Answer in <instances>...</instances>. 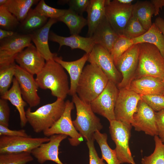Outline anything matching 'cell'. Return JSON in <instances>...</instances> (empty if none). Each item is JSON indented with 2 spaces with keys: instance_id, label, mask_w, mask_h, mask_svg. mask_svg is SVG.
<instances>
[{
  "instance_id": "6da1fadb",
  "label": "cell",
  "mask_w": 164,
  "mask_h": 164,
  "mask_svg": "<svg viewBox=\"0 0 164 164\" xmlns=\"http://www.w3.org/2000/svg\"><path fill=\"white\" fill-rule=\"evenodd\" d=\"M35 80L39 87L49 89L52 95L64 100L70 90L68 76L64 68L53 59L46 61Z\"/></svg>"
},
{
  "instance_id": "7a4b0ae2",
  "label": "cell",
  "mask_w": 164,
  "mask_h": 164,
  "mask_svg": "<svg viewBox=\"0 0 164 164\" xmlns=\"http://www.w3.org/2000/svg\"><path fill=\"white\" fill-rule=\"evenodd\" d=\"M109 81L99 67L90 63L83 69L78 82L76 94L83 101L90 104L103 91Z\"/></svg>"
},
{
  "instance_id": "3957f363",
  "label": "cell",
  "mask_w": 164,
  "mask_h": 164,
  "mask_svg": "<svg viewBox=\"0 0 164 164\" xmlns=\"http://www.w3.org/2000/svg\"><path fill=\"white\" fill-rule=\"evenodd\" d=\"M65 106L64 100L57 98L54 102L43 105L34 111L29 108L26 111L27 122L35 132H43L60 118Z\"/></svg>"
},
{
  "instance_id": "277c9868",
  "label": "cell",
  "mask_w": 164,
  "mask_h": 164,
  "mask_svg": "<svg viewBox=\"0 0 164 164\" xmlns=\"http://www.w3.org/2000/svg\"><path fill=\"white\" fill-rule=\"evenodd\" d=\"M140 53L137 69L133 79L149 76L164 80V58L154 45L139 44Z\"/></svg>"
},
{
  "instance_id": "5b68a950",
  "label": "cell",
  "mask_w": 164,
  "mask_h": 164,
  "mask_svg": "<svg viewBox=\"0 0 164 164\" xmlns=\"http://www.w3.org/2000/svg\"><path fill=\"white\" fill-rule=\"evenodd\" d=\"M72 96L77 112L76 118L73 121L75 128L87 141L94 138L95 132L103 128L100 119L92 110L90 104L83 101L77 94Z\"/></svg>"
},
{
  "instance_id": "8992f818",
  "label": "cell",
  "mask_w": 164,
  "mask_h": 164,
  "mask_svg": "<svg viewBox=\"0 0 164 164\" xmlns=\"http://www.w3.org/2000/svg\"><path fill=\"white\" fill-rule=\"evenodd\" d=\"M109 122L110 133L115 144L114 150L119 162L121 164H136L132 156L129 145L132 126L115 120Z\"/></svg>"
},
{
  "instance_id": "52a82bcc",
  "label": "cell",
  "mask_w": 164,
  "mask_h": 164,
  "mask_svg": "<svg viewBox=\"0 0 164 164\" xmlns=\"http://www.w3.org/2000/svg\"><path fill=\"white\" fill-rule=\"evenodd\" d=\"M64 111L60 118L50 128L43 132L46 137L56 134H63L69 136L70 144L77 146L83 141L84 138L75 128L72 120L71 112L74 109L73 103L69 100L65 101Z\"/></svg>"
},
{
  "instance_id": "ba28073f",
  "label": "cell",
  "mask_w": 164,
  "mask_h": 164,
  "mask_svg": "<svg viewBox=\"0 0 164 164\" xmlns=\"http://www.w3.org/2000/svg\"><path fill=\"white\" fill-rule=\"evenodd\" d=\"M119 92L116 85L109 80L103 91L90 103L93 112L109 122L115 120L114 108Z\"/></svg>"
},
{
  "instance_id": "9c48e42d",
  "label": "cell",
  "mask_w": 164,
  "mask_h": 164,
  "mask_svg": "<svg viewBox=\"0 0 164 164\" xmlns=\"http://www.w3.org/2000/svg\"><path fill=\"white\" fill-rule=\"evenodd\" d=\"M141 95L126 88L119 89L114 108L115 120L124 123L132 124Z\"/></svg>"
},
{
  "instance_id": "30bf717a",
  "label": "cell",
  "mask_w": 164,
  "mask_h": 164,
  "mask_svg": "<svg viewBox=\"0 0 164 164\" xmlns=\"http://www.w3.org/2000/svg\"><path fill=\"white\" fill-rule=\"evenodd\" d=\"M139 53V44H134L118 60L116 67L122 76V79L117 85L119 89L127 88L133 80L138 65Z\"/></svg>"
},
{
  "instance_id": "8fae6325",
  "label": "cell",
  "mask_w": 164,
  "mask_h": 164,
  "mask_svg": "<svg viewBox=\"0 0 164 164\" xmlns=\"http://www.w3.org/2000/svg\"><path fill=\"white\" fill-rule=\"evenodd\" d=\"M50 138L47 137L32 138L22 136L0 137V154L22 152L31 153L42 143L47 142Z\"/></svg>"
},
{
  "instance_id": "7c38bea8",
  "label": "cell",
  "mask_w": 164,
  "mask_h": 164,
  "mask_svg": "<svg viewBox=\"0 0 164 164\" xmlns=\"http://www.w3.org/2000/svg\"><path fill=\"white\" fill-rule=\"evenodd\" d=\"M30 34L15 35L1 40L0 66L15 63L18 53L32 43Z\"/></svg>"
},
{
  "instance_id": "4fadbf2b",
  "label": "cell",
  "mask_w": 164,
  "mask_h": 164,
  "mask_svg": "<svg viewBox=\"0 0 164 164\" xmlns=\"http://www.w3.org/2000/svg\"><path fill=\"white\" fill-rule=\"evenodd\" d=\"M87 61L99 67L106 75L109 80L118 84L122 76L117 68L109 52L101 46L95 44L89 54Z\"/></svg>"
},
{
  "instance_id": "5bb4252c",
  "label": "cell",
  "mask_w": 164,
  "mask_h": 164,
  "mask_svg": "<svg viewBox=\"0 0 164 164\" xmlns=\"http://www.w3.org/2000/svg\"><path fill=\"white\" fill-rule=\"evenodd\" d=\"M133 4L125 5L117 0H106L105 15L108 22L119 35L124 29L132 15Z\"/></svg>"
},
{
  "instance_id": "9a60e30c",
  "label": "cell",
  "mask_w": 164,
  "mask_h": 164,
  "mask_svg": "<svg viewBox=\"0 0 164 164\" xmlns=\"http://www.w3.org/2000/svg\"><path fill=\"white\" fill-rule=\"evenodd\" d=\"M131 125L136 131L151 136L157 135L155 112L142 99L138 103Z\"/></svg>"
},
{
  "instance_id": "2e32d148",
  "label": "cell",
  "mask_w": 164,
  "mask_h": 164,
  "mask_svg": "<svg viewBox=\"0 0 164 164\" xmlns=\"http://www.w3.org/2000/svg\"><path fill=\"white\" fill-rule=\"evenodd\" d=\"M14 77L19 84L23 99L30 107L38 105L40 102L37 93L39 87L33 75L16 64Z\"/></svg>"
},
{
  "instance_id": "e0dca14e",
  "label": "cell",
  "mask_w": 164,
  "mask_h": 164,
  "mask_svg": "<svg viewBox=\"0 0 164 164\" xmlns=\"http://www.w3.org/2000/svg\"><path fill=\"white\" fill-rule=\"evenodd\" d=\"M67 136L63 134L52 135L50 136L48 142L41 144L33 149L31 153L40 164L48 161H53L57 164H64L58 157L59 148L60 143Z\"/></svg>"
},
{
  "instance_id": "ac0fdd59",
  "label": "cell",
  "mask_w": 164,
  "mask_h": 164,
  "mask_svg": "<svg viewBox=\"0 0 164 164\" xmlns=\"http://www.w3.org/2000/svg\"><path fill=\"white\" fill-rule=\"evenodd\" d=\"M15 61L20 67L33 75L39 73L46 63L44 58L32 43L18 53Z\"/></svg>"
},
{
  "instance_id": "d6986e66",
  "label": "cell",
  "mask_w": 164,
  "mask_h": 164,
  "mask_svg": "<svg viewBox=\"0 0 164 164\" xmlns=\"http://www.w3.org/2000/svg\"><path fill=\"white\" fill-rule=\"evenodd\" d=\"M126 88L140 95H163L164 81L157 77L144 76L133 79Z\"/></svg>"
},
{
  "instance_id": "ffe728a7",
  "label": "cell",
  "mask_w": 164,
  "mask_h": 164,
  "mask_svg": "<svg viewBox=\"0 0 164 164\" xmlns=\"http://www.w3.org/2000/svg\"><path fill=\"white\" fill-rule=\"evenodd\" d=\"M57 21V19H49L43 26L30 34L32 41L46 61L53 60L57 55L56 53H53L50 51L49 46L48 40L50 28Z\"/></svg>"
},
{
  "instance_id": "44dd1931",
  "label": "cell",
  "mask_w": 164,
  "mask_h": 164,
  "mask_svg": "<svg viewBox=\"0 0 164 164\" xmlns=\"http://www.w3.org/2000/svg\"><path fill=\"white\" fill-rule=\"evenodd\" d=\"M89 56V54L86 53L79 59L72 61H64L62 57L57 55L53 58L67 71L70 75V86L69 94L70 95L73 96L76 94L78 82Z\"/></svg>"
},
{
  "instance_id": "7402d4cb",
  "label": "cell",
  "mask_w": 164,
  "mask_h": 164,
  "mask_svg": "<svg viewBox=\"0 0 164 164\" xmlns=\"http://www.w3.org/2000/svg\"><path fill=\"white\" fill-rule=\"evenodd\" d=\"M49 40L59 44V50L62 46H66L70 47L72 50L81 49L88 54L91 53L95 44L91 37H84L79 35L63 37L52 32H50Z\"/></svg>"
},
{
  "instance_id": "603a6c76",
  "label": "cell",
  "mask_w": 164,
  "mask_h": 164,
  "mask_svg": "<svg viewBox=\"0 0 164 164\" xmlns=\"http://www.w3.org/2000/svg\"><path fill=\"white\" fill-rule=\"evenodd\" d=\"M119 36L105 15L96 28L91 37L95 44L101 46L110 53Z\"/></svg>"
},
{
  "instance_id": "cb8c5ba5",
  "label": "cell",
  "mask_w": 164,
  "mask_h": 164,
  "mask_svg": "<svg viewBox=\"0 0 164 164\" xmlns=\"http://www.w3.org/2000/svg\"><path fill=\"white\" fill-rule=\"evenodd\" d=\"M1 98L9 101L15 107L19 114L20 126L25 127L27 122L24 110L27 103L23 99L19 84L15 77L13 79L11 88L1 96Z\"/></svg>"
},
{
  "instance_id": "d4e9b609",
  "label": "cell",
  "mask_w": 164,
  "mask_h": 164,
  "mask_svg": "<svg viewBox=\"0 0 164 164\" xmlns=\"http://www.w3.org/2000/svg\"><path fill=\"white\" fill-rule=\"evenodd\" d=\"M106 0H90L86 12L88 37H92L96 27L105 16Z\"/></svg>"
},
{
  "instance_id": "484cf974",
  "label": "cell",
  "mask_w": 164,
  "mask_h": 164,
  "mask_svg": "<svg viewBox=\"0 0 164 164\" xmlns=\"http://www.w3.org/2000/svg\"><path fill=\"white\" fill-rule=\"evenodd\" d=\"M154 5L150 1H138L133 4L132 15L136 18L147 31L152 26V17L155 16Z\"/></svg>"
},
{
  "instance_id": "4316f807",
  "label": "cell",
  "mask_w": 164,
  "mask_h": 164,
  "mask_svg": "<svg viewBox=\"0 0 164 164\" xmlns=\"http://www.w3.org/2000/svg\"><path fill=\"white\" fill-rule=\"evenodd\" d=\"M132 39L134 44L148 43L154 45L164 58V36L154 22L144 34Z\"/></svg>"
},
{
  "instance_id": "83f0119b",
  "label": "cell",
  "mask_w": 164,
  "mask_h": 164,
  "mask_svg": "<svg viewBox=\"0 0 164 164\" xmlns=\"http://www.w3.org/2000/svg\"><path fill=\"white\" fill-rule=\"evenodd\" d=\"M64 23L68 28L71 35H79L82 29L87 25V19L69 9L57 19Z\"/></svg>"
},
{
  "instance_id": "f1b7e54d",
  "label": "cell",
  "mask_w": 164,
  "mask_h": 164,
  "mask_svg": "<svg viewBox=\"0 0 164 164\" xmlns=\"http://www.w3.org/2000/svg\"><path fill=\"white\" fill-rule=\"evenodd\" d=\"M39 1L38 0H7L4 6L21 23L26 17L31 7Z\"/></svg>"
},
{
  "instance_id": "f546056e",
  "label": "cell",
  "mask_w": 164,
  "mask_h": 164,
  "mask_svg": "<svg viewBox=\"0 0 164 164\" xmlns=\"http://www.w3.org/2000/svg\"><path fill=\"white\" fill-rule=\"evenodd\" d=\"M95 140L101 149V158L107 162V164H121L114 149L111 148L107 142L108 136L105 133H102L97 131L94 135Z\"/></svg>"
},
{
  "instance_id": "4dcf8cb0",
  "label": "cell",
  "mask_w": 164,
  "mask_h": 164,
  "mask_svg": "<svg viewBox=\"0 0 164 164\" xmlns=\"http://www.w3.org/2000/svg\"><path fill=\"white\" fill-rule=\"evenodd\" d=\"M47 19L34 9H31L25 19L21 22V29L31 34L43 26L48 21Z\"/></svg>"
},
{
  "instance_id": "1f68e13d",
  "label": "cell",
  "mask_w": 164,
  "mask_h": 164,
  "mask_svg": "<svg viewBox=\"0 0 164 164\" xmlns=\"http://www.w3.org/2000/svg\"><path fill=\"white\" fill-rule=\"evenodd\" d=\"M155 148L153 152L141 160L142 164H164V143L158 135L154 136Z\"/></svg>"
},
{
  "instance_id": "d6a6232c",
  "label": "cell",
  "mask_w": 164,
  "mask_h": 164,
  "mask_svg": "<svg viewBox=\"0 0 164 164\" xmlns=\"http://www.w3.org/2000/svg\"><path fill=\"white\" fill-rule=\"evenodd\" d=\"M15 63L0 66V94L3 95L8 90L14 77Z\"/></svg>"
},
{
  "instance_id": "836d02e7",
  "label": "cell",
  "mask_w": 164,
  "mask_h": 164,
  "mask_svg": "<svg viewBox=\"0 0 164 164\" xmlns=\"http://www.w3.org/2000/svg\"><path fill=\"white\" fill-rule=\"evenodd\" d=\"M133 45L134 44L132 39L122 35H119L110 52L115 66L121 56Z\"/></svg>"
},
{
  "instance_id": "e575fe53",
  "label": "cell",
  "mask_w": 164,
  "mask_h": 164,
  "mask_svg": "<svg viewBox=\"0 0 164 164\" xmlns=\"http://www.w3.org/2000/svg\"><path fill=\"white\" fill-rule=\"evenodd\" d=\"M33 159L29 152L0 154V164H26Z\"/></svg>"
},
{
  "instance_id": "d590c367",
  "label": "cell",
  "mask_w": 164,
  "mask_h": 164,
  "mask_svg": "<svg viewBox=\"0 0 164 164\" xmlns=\"http://www.w3.org/2000/svg\"><path fill=\"white\" fill-rule=\"evenodd\" d=\"M146 31L138 19L132 15L128 22L122 35L132 39L141 36Z\"/></svg>"
},
{
  "instance_id": "8d00e7d4",
  "label": "cell",
  "mask_w": 164,
  "mask_h": 164,
  "mask_svg": "<svg viewBox=\"0 0 164 164\" xmlns=\"http://www.w3.org/2000/svg\"><path fill=\"white\" fill-rule=\"evenodd\" d=\"M34 9L47 18L57 20L64 14L66 10L52 7L47 5L43 0L39 1Z\"/></svg>"
},
{
  "instance_id": "74e56055",
  "label": "cell",
  "mask_w": 164,
  "mask_h": 164,
  "mask_svg": "<svg viewBox=\"0 0 164 164\" xmlns=\"http://www.w3.org/2000/svg\"><path fill=\"white\" fill-rule=\"evenodd\" d=\"M17 18L4 5L0 6V26L1 29L10 30L19 24Z\"/></svg>"
},
{
  "instance_id": "f35d334b",
  "label": "cell",
  "mask_w": 164,
  "mask_h": 164,
  "mask_svg": "<svg viewBox=\"0 0 164 164\" xmlns=\"http://www.w3.org/2000/svg\"><path fill=\"white\" fill-rule=\"evenodd\" d=\"M141 96L142 100L155 112L164 109V95H142Z\"/></svg>"
},
{
  "instance_id": "ab89813d",
  "label": "cell",
  "mask_w": 164,
  "mask_h": 164,
  "mask_svg": "<svg viewBox=\"0 0 164 164\" xmlns=\"http://www.w3.org/2000/svg\"><path fill=\"white\" fill-rule=\"evenodd\" d=\"M62 1L69 5V9L82 15L84 12H86L90 0H68Z\"/></svg>"
},
{
  "instance_id": "60d3db41",
  "label": "cell",
  "mask_w": 164,
  "mask_h": 164,
  "mask_svg": "<svg viewBox=\"0 0 164 164\" xmlns=\"http://www.w3.org/2000/svg\"><path fill=\"white\" fill-rule=\"evenodd\" d=\"M10 109L7 101L0 99V124L9 127Z\"/></svg>"
},
{
  "instance_id": "b9f144b4",
  "label": "cell",
  "mask_w": 164,
  "mask_h": 164,
  "mask_svg": "<svg viewBox=\"0 0 164 164\" xmlns=\"http://www.w3.org/2000/svg\"><path fill=\"white\" fill-rule=\"evenodd\" d=\"M94 140L93 138L86 142L89 150V164H105L103 160L98 156L94 146Z\"/></svg>"
},
{
  "instance_id": "7bdbcfd3",
  "label": "cell",
  "mask_w": 164,
  "mask_h": 164,
  "mask_svg": "<svg viewBox=\"0 0 164 164\" xmlns=\"http://www.w3.org/2000/svg\"><path fill=\"white\" fill-rule=\"evenodd\" d=\"M157 135L164 143V109L155 112Z\"/></svg>"
},
{
  "instance_id": "ee69618b",
  "label": "cell",
  "mask_w": 164,
  "mask_h": 164,
  "mask_svg": "<svg viewBox=\"0 0 164 164\" xmlns=\"http://www.w3.org/2000/svg\"><path fill=\"white\" fill-rule=\"evenodd\" d=\"M0 135L8 136H22L28 137L29 135L24 129L12 130L8 127L0 124Z\"/></svg>"
},
{
  "instance_id": "f6af8a7d",
  "label": "cell",
  "mask_w": 164,
  "mask_h": 164,
  "mask_svg": "<svg viewBox=\"0 0 164 164\" xmlns=\"http://www.w3.org/2000/svg\"><path fill=\"white\" fill-rule=\"evenodd\" d=\"M17 34L15 32L10 30H5L0 28V40L4 39L11 37Z\"/></svg>"
},
{
  "instance_id": "bcb514c9",
  "label": "cell",
  "mask_w": 164,
  "mask_h": 164,
  "mask_svg": "<svg viewBox=\"0 0 164 164\" xmlns=\"http://www.w3.org/2000/svg\"><path fill=\"white\" fill-rule=\"evenodd\" d=\"M154 23L164 36V19L158 17L155 19Z\"/></svg>"
},
{
  "instance_id": "7dc6e473",
  "label": "cell",
  "mask_w": 164,
  "mask_h": 164,
  "mask_svg": "<svg viewBox=\"0 0 164 164\" xmlns=\"http://www.w3.org/2000/svg\"><path fill=\"white\" fill-rule=\"evenodd\" d=\"M120 3L125 5H132V3L133 1V0H117Z\"/></svg>"
},
{
  "instance_id": "c3c4849f",
  "label": "cell",
  "mask_w": 164,
  "mask_h": 164,
  "mask_svg": "<svg viewBox=\"0 0 164 164\" xmlns=\"http://www.w3.org/2000/svg\"><path fill=\"white\" fill-rule=\"evenodd\" d=\"M7 1V0H0V6L4 5Z\"/></svg>"
},
{
  "instance_id": "681fc988",
  "label": "cell",
  "mask_w": 164,
  "mask_h": 164,
  "mask_svg": "<svg viewBox=\"0 0 164 164\" xmlns=\"http://www.w3.org/2000/svg\"><path fill=\"white\" fill-rule=\"evenodd\" d=\"M163 95H164V91H163Z\"/></svg>"
}]
</instances>
